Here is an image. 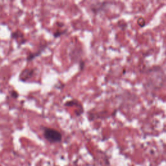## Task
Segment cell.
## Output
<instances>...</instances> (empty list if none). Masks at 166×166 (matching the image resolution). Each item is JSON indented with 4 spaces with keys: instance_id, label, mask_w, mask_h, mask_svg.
Wrapping results in <instances>:
<instances>
[{
    "instance_id": "3957f363",
    "label": "cell",
    "mask_w": 166,
    "mask_h": 166,
    "mask_svg": "<svg viewBox=\"0 0 166 166\" xmlns=\"http://www.w3.org/2000/svg\"><path fill=\"white\" fill-rule=\"evenodd\" d=\"M48 46V44H42L41 46H40V47L39 48V50H38L34 52V53H29L27 55V62H29L32 61L35 58L38 57V56H39L42 53L44 52V51L46 50V49L47 47Z\"/></svg>"
},
{
    "instance_id": "8992f818",
    "label": "cell",
    "mask_w": 166,
    "mask_h": 166,
    "mask_svg": "<svg viewBox=\"0 0 166 166\" xmlns=\"http://www.w3.org/2000/svg\"><path fill=\"white\" fill-rule=\"evenodd\" d=\"M66 31H56L55 33H54V37L55 38H57V37H59L61 36L62 35H63L64 33Z\"/></svg>"
},
{
    "instance_id": "277c9868",
    "label": "cell",
    "mask_w": 166,
    "mask_h": 166,
    "mask_svg": "<svg viewBox=\"0 0 166 166\" xmlns=\"http://www.w3.org/2000/svg\"><path fill=\"white\" fill-rule=\"evenodd\" d=\"M11 38L17 40H21V44H25L26 42V39L24 38L23 33L19 31V30H17V31H15L14 32L12 33V34H11Z\"/></svg>"
},
{
    "instance_id": "6da1fadb",
    "label": "cell",
    "mask_w": 166,
    "mask_h": 166,
    "mask_svg": "<svg viewBox=\"0 0 166 166\" xmlns=\"http://www.w3.org/2000/svg\"><path fill=\"white\" fill-rule=\"evenodd\" d=\"M43 136L46 140L51 143H60L62 141V135L60 132L52 128L42 127Z\"/></svg>"
},
{
    "instance_id": "7a4b0ae2",
    "label": "cell",
    "mask_w": 166,
    "mask_h": 166,
    "mask_svg": "<svg viewBox=\"0 0 166 166\" xmlns=\"http://www.w3.org/2000/svg\"><path fill=\"white\" fill-rule=\"evenodd\" d=\"M35 68H25L20 74V80L22 82L28 81L29 79L33 78L35 73Z\"/></svg>"
},
{
    "instance_id": "5b68a950",
    "label": "cell",
    "mask_w": 166,
    "mask_h": 166,
    "mask_svg": "<svg viewBox=\"0 0 166 166\" xmlns=\"http://www.w3.org/2000/svg\"><path fill=\"white\" fill-rule=\"evenodd\" d=\"M10 96L11 98H13V99H17L19 97V93L16 90H12L10 92Z\"/></svg>"
}]
</instances>
